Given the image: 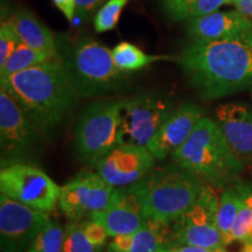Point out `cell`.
<instances>
[{
	"mask_svg": "<svg viewBox=\"0 0 252 252\" xmlns=\"http://www.w3.org/2000/svg\"><path fill=\"white\" fill-rule=\"evenodd\" d=\"M201 98L217 99L252 87V28L222 41L190 40L178 56Z\"/></svg>",
	"mask_w": 252,
	"mask_h": 252,
	"instance_id": "obj_1",
	"label": "cell"
},
{
	"mask_svg": "<svg viewBox=\"0 0 252 252\" xmlns=\"http://www.w3.org/2000/svg\"><path fill=\"white\" fill-rule=\"evenodd\" d=\"M43 138H48L64 122L81 98L63 62L58 58L0 80Z\"/></svg>",
	"mask_w": 252,
	"mask_h": 252,
	"instance_id": "obj_2",
	"label": "cell"
},
{
	"mask_svg": "<svg viewBox=\"0 0 252 252\" xmlns=\"http://www.w3.org/2000/svg\"><path fill=\"white\" fill-rule=\"evenodd\" d=\"M58 54L81 98L117 93L127 86V72L116 65L111 50L93 36H58Z\"/></svg>",
	"mask_w": 252,
	"mask_h": 252,
	"instance_id": "obj_3",
	"label": "cell"
},
{
	"mask_svg": "<svg viewBox=\"0 0 252 252\" xmlns=\"http://www.w3.org/2000/svg\"><path fill=\"white\" fill-rule=\"evenodd\" d=\"M172 158L176 165L194 173L213 188L237 184L245 171L219 124L208 117L197 123L188 140Z\"/></svg>",
	"mask_w": 252,
	"mask_h": 252,
	"instance_id": "obj_4",
	"label": "cell"
},
{
	"mask_svg": "<svg viewBox=\"0 0 252 252\" xmlns=\"http://www.w3.org/2000/svg\"><path fill=\"white\" fill-rule=\"evenodd\" d=\"M203 185L194 173L173 163L153 169L132 186L143 204L145 219L173 223L193 206Z\"/></svg>",
	"mask_w": 252,
	"mask_h": 252,
	"instance_id": "obj_5",
	"label": "cell"
},
{
	"mask_svg": "<svg viewBox=\"0 0 252 252\" xmlns=\"http://www.w3.org/2000/svg\"><path fill=\"white\" fill-rule=\"evenodd\" d=\"M122 99L109 98L93 102L82 110L72 131V143L78 159L96 167L121 145L119 112Z\"/></svg>",
	"mask_w": 252,
	"mask_h": 252,
	"instance_id": "obj_6",
	"label": "cell"
},
{
	"mask_svg": "<svg viewBox=\"0 0 252 252\" xmlns=\"http://www.w3.org/2000/svg\"><path fill=\"white\" fill-rule=\"evenodd\" d=\"M175 109L165 94L143 93L122 99L119 112L121 144L147 147Z\"/></svg>",
	"mask_w": 252,
	"mask_h": 252,
	"instance_id": "obj_7",
	"label": "cell"
},
{
	"mask_svg": "<svg viewBox=\"0 0 252 252\" xmlns=\"http://www.w3.org/2000/svg\"><path fill=\"white\" fill-rule=\"evenodd\" d=\"M0 191L25 206L50 213L59 204L61 187L34 163L15 162L1 166Z\"/></svg>",
	"mask_w": 252,
	"mask_h": 252,
	"instance_id": "obj_8",
	"label": "cell"
},
{
	"mask_svg": "<svg viewBox=\"0 0 252 252\" xmlns=\"http://www.w3.org/2000/svg\"><path fill=\"white\" fill-rule=\"evenodd\" d=\"M42 138L17 100L0 88L1 166L30 162L39 153Z\"/></svg>",
	"mask_w": 252,
	"mask_h": 252,
	"instance_id": "obj_9",
	"label": "cell"
},
{
	"mask_svg": "<svg viewBox=\"0 0 252 252\" xmlns=\"http://www.w3.org/2000/svg\"><path fill=\"white\" fill-rule=\"evenodd\" d=\"M217 200L212 186L204 182L200 196L193 206L172 223L173 245H194L207 249L224 248L217 226Z\"/></svg>",
	"mask_w": 252,
	"mask_h": 252,
	"instance_id": "obj_10",
	"label": "cell"
},
{
	"mask_svg": "<svg viewBox=\"0 0 252 252\" xmlns=\"http://www.w3.org/2000/svg\"><path fill=\"white\" fill-rule=\"evenodd\" d=\"M48 213L41 212L0 194V247L1 252H27L50 222Z\"/></svg>",
	"mask_w": 252,
	"mask_h": 252,
	"instance_id": "obj_11",
	"label": "cell"
},
{
	"mask_svg": "<svg viewBox=\"0 0 252 252\" xmlns=\"http://www.w3.org/2000/svg\"><path fill=\"white\" fill-rule=\"evenodd\" d=\"M113 190L98 173L84 171L62 186L59 207L70 220H90L108 206Z\"/></svg>",
	"mask_w": 252,
	"mask_h": 252,
	"instance_id": "obj_12",
	"label": "cell"
},
{
	"mask_svg": "<svg viewBox=\"0 0 252 252\" xmlns=\"http://www.w3.org/2000/svg\"><path fill=\"white\" fill-rule=\"evenodd\" d=\"M156 158L147 147L121 144L97 163L96 172L115 188L128 187L153 171Z\"/></svg>",
	"mask_w": 252,
	"mask_h": 252,
	"instance_id": "obj_13",
	"label": "cell"
},
{
	"mask_svg": "<svg viewBox=\"0 0 252 252\" xmlns=\"http://www.w3.org/2000/svg\"><path fill=\"white\" fill-rule=\"evenodd\" d=\"M90 220L104 226L112 238L135 232L146 223L143 204L133 186L115 188L108 206Z\"/></svg>",
	"mask_w": 252,
	"mask_h": 252,
	"instance_id": "obj_14",
	"label": "cell"
},
{
	"mask_svg": "<svg viewBox=\"0 0 252 252\" xmlns=\"http://www.w3.org/2000/svg\"><path fill=\"white\" fill-rule=\"evenodd\" d=\"M203 117V111L196 104H179L154 135L147 149L156 160H163L173 156L188 140L195 126Z\"/></svg>",
	"mask_w": 252,
	"mask_h": 252,
	"instance_id": "obj_15",
	"label": "cell"
},
{
	"mask_svg": "<svg viewBox=\"0 0 252 252\" xmlns=\"http://www.w3.org/2000/svg\"><path fill=\"white\" fill-rule=\"evenodd\" d=\"M215 113L231 150L252 174V110L244 104L226 103L217 106Z\"/></svg>",
	"mask_w": 252,
	"mask_h": 252,
	"instance_id": "obj_16",
	"label": "cell"
},
{
	"mask_svg": "<svg viewBox=\"0 0 252 252\" xmlns=\"http://www.w3.org/2000/svg\"><path fill=\"white\" fill-rule=\"evenodd\" d=\"M252 28V20L238 12H213L188 21L186 31L191 40L222 41L241 35Z\"/></svg>",
	"mask_w": 252,
	"mask_h": 252,
	"instance_id": "obj_17",
	"label": "cell"
},
{
	"mask_svg": "<svg viewBox=\"0 0 252 252\" xmlns=\"http://www.w3.org/2000/svg\"><path fill=\"white\" fill-rule=\"evenodd\" d=\"M173 244L172 223L146 220L143 228L135 232L113 237L108 245V252H158Z\"/></svg>",
	"mask_w": 252,
	"mask_h": 252,
	"instance_id": "obj_18",
	"label": "cell"
},
{
	"mask_svg": "<svg viewBox=\"0 0 252 252\" xmlns=\"http://www.w3.org/2000/svg\"><path fill=\"white\" fill-rule=\"evenodd\" d=\"M8 19L13 23L21 42L34 49L59 55L58 36H55L54 33L45 24L41 23L30 9H18Z\"/></svg>",
	"mask_w": 252,
	"mask_h": 252,
	"instance_id": "obj_19",
	"label": "cell"
},
{
	"mask_svg": "<svg viewBox=\"0 0 252 252\" xmlns=\"http://www.w3.org/2000/svg\"><path fill=\"white\" fill-rule=\"evenodd\" d=\"M160 4L169 20L188 23L219 11L220 6L230 4V0H160Z\"/></svg>",
	"mask_w": 252,
	"mask_h": 252,
	"instance_id": "obj_20",
	"label": "cell"
},
{
	"mask_svg": "<svg viewBox=\"0 0 252 252\" xmlns=\"http://www.w3.org/2000/svg\"><path fill=\"white\" fill-rule=\"evenodd\" d=\"M112 58L116 65L125 72L137 71L149 67L154 62L159 61H178V58L171 55H152L147 54L133 43L123 41L113 47Z\"/></svg>",
	"mask_w": 252,
	"mask_h": 252,
	"instance_id": "obj_21",
	"label": "cell"
},
{
	"mask_svg": "<svg viewBox=\"0 0 252 252\" xmlns=\"http://www.w3.org/2000/svg\"><path fill=\"white\" fill-rule=\"evenodd\" d=\"M58 56L59 55L45 52V50L32 48L20 41L17 48L6 61L4 67L0 68V80H5V78L26 70V69L43 64Z\"/></svg>",
	"mask_w": 252,
	"mask_h": 252,
	"instance_id": "obj_22",
	"label": "cell"
},
{
	"mask_svg": "<svg viewBox=\"0 0 252 252\" xmlns=\"http://www.w3.org/2000/svg\"><path fill=\"white\" fill-rule=\"evenodd\" d=\"M244 206L243 200L235 187L226 188L220 195L219 208H217V226L222 235L224 245L232 243L231 230L234 228L239 212Z\"/></svg>",
	"mask_w": 252,
	"mask_h": 252,
	"instance_id": "obj_23",
	"label": "cell"
},
{
	"mask_svg": "<svg viewBox=\"0 0 252 252\" xmlns=\"http://www.w3.org/2000/svg\"><path fill=\"white\" fill-rule=\"evenodd\" d=\"M65 230L59 223L50 220L40 231L27 252H63Z\"/></svg>",
	"mask_w": 252,
	"mask_h": 252,
	"instance_id": "obj_24",
	"label": "cell"
},
{
	"mask_svg": "<svg viewBox=\"0 0 252 252\" xmlns=\"http://www.w3.org/2000/svg\"><path fill=\"white\" fill-rule=\"evenodd\" d=\"M130 0H106L94 17L96 33H105L117 27L123 9Z\"/></svg>",
	"mask_w": 252,
	"mask_h": 252,
	"instance_id": "obj_25",
	"label": "cell"
},
{
	"mask_svg": "<svg viewBox=\"0 0 252 252\" xmlns=\"http://www.w3.org/2000/svg\"><path fill=\"white\" fill-rule=\"evenodd\" d=\"M102 249L94 247L83 232L81 223H69L65 228L63 252H100Z\"/></svg>",
	"mask_w": 252,
	"mask_h": 252,
	"instance_id": "obj_26",
	"label": "cell"
},
{
	"mask_svg": "<svg viewBox=\"0 0 252 252\" xmlns=\"http://www.w3.org/2000/svg\"><path fill=\"white\" fill-rule=\"evenodd\" d=\"M19 43H20V39H19L13 23L9 19L2 20L0 25V68L4 67L6 61Z\"/></svg>",
	"mask_w": 252,
	"mask_h": 252,
	"instance_id": "obj_27",
	"label": "cell"
},
{
	"mask_svg": "<svg viewBox=\"0 0 252 252\" xmlns=\"http://www.w3.org/2000/svg\"><path fill=\"white\" fill-rule=\"evenodd\" d=\"M239 241L252 244V208L244 206L239 212L234 228L231 230V242Z\"/></svg>",
	"mask_w": 252,
	"mask_h": 252,
	"instance_id": "obj_28",
	"label": "cell"
},
{
	"mask_svg": "<svg viewBox=\"0 0 252 252\" xmlns=\"http://www.w3.org/2000/svg\"><path fill=\"white\" fill-rule=\"evenodd\" d=\"M82 229H83V232L86 234L88 239L93 243L94 247L100 248L104 244H105L106 238L109 237L108 232L106 230L104 229V226H102L99 223L94 222L93 220H84V222L81 223Z\"/></svg>",
	"mask_w": 252,
	"mask_h": 252,
	"instance_id": "obj_29",
	"label": "cell"
},
{
	"mask_svg": "<svg viewBox=\"0 0 252 252\" xmlns=\"http://www.w3.org/2000/svg\"><path fill=\"white\" fill-rule=\"evenodd\" d=\"M106 0H77L76 17L83 23H89Z\"/></svg>",
	"mask_w": 252,
	"mask_h": 252,
	"instance_id": "obj_30",
	"label": "cell"
},
{
	"mask_svg": "<svg viewBox=\"0 0 252 252\" xmlns=\"http://www.w3.org/2000/svg\"><path fill=\"white\" fill-rule=\"evenodd\" d=\"M53 4L64 15V18L69 23H71L74 18L76 17L77 0H53Z\"/></svg>",
	"mask_w": 252,
	"mask_h": 252,
	"instance_id": "obj_31",
	"label": "cell"
},
{
	"mask_svg": "<svg viewBox=\"0 0 252 252\" xmlns=\"http://www.w3.org/2000/svg\"><path fill=\"white\" fill-rule=\"evenodd\" d=\"M158 252H228L225 248L219 249H207L194 245H169V247L161 248Z\"/></svg>",
	"mask_w": 252,
	"mask_h": 252,
	"instance_id": "obj_32",
	"label": "cell"
},
{
	"mask_svg": "<svg viewBox=\"0 0 252 252\" xmlns=\"http://www.w3.org/2000/svg\"><path fill=\"white\" fill-rule=\"evenodd\" d=\"M234 187L237 189L239 196L243 200L245 206L252 208V182L238 181Z\"/></svg>",
	"mask_w": 252,
	"mask_h": 252,
	"instance_id": "obj_33",
	"label": "cell"
},
{
	"mask_svg": "<svg viewBox=\"0 0 252 252\" xmlns=\"http://www.w3.org/2000/svg\"><path fill=\"white\" fill-rule=\"evenodd\" d=\"M238 12L252 20V0H230Z\"/></svg>",
	"mask_w": 252,
	"mask_h": 252,
	"instance_id": "obj_34",
	"label": "cell"
},
{
	"mask_svg": "<svg viewBox=\"0 0 252 252\" xmlns=\"http://www.w3.org/2000/svg\"><path fill=\"white\" fill-rule=\"evenodd\" d=\"M241 252H252V244H244V247L241 250Z\"/></svg>",
	"mask_w": 252,
	"mask_h": 252,
	"instance_id": "obj_35",
	"label": "cell"
}]
</instances>
